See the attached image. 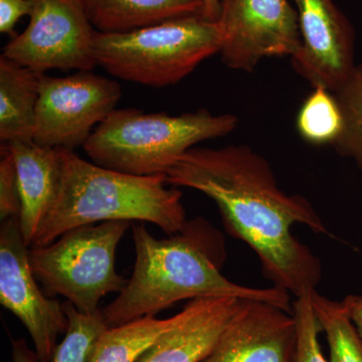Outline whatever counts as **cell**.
<instances>
[{
  "instance_id": "1",
  "label": "cell",
  "mask_w": 362,
  "mask_h": 362,
  "mask_svg": "<svg viewBox=\"0 0 362 362\" xmlns=\"http://www.w3.org/2000/svg\"><path fill=\"white\" fill-rule=\"evenodd\" d=\"M173 187L199 190L218 207L226 232L256 252L274 287L301 297L316 290L320 259L293 235L296 223L329 235L310 202L279 187L269 162L247 145L188 150L164 173Z\"/></svg>"
},
{
  "instance_id": "2",
  "label": "cell",
  "mask_w": 362,
  "mask_h": 362,
  "mask_svg": "<svg viewBox=\"0 0 362 362\" xmlns=\"http://www.w3.org/2000/svg\"><path fill=\"white\" fill-rule=\"evenodd\" d=\"M136 261L132 276L118 297L101 309L108 327L143 316H156L181 300L235 297L268 302L293 313L290 293L279 288L246 287L221 274L223 247L206 221H187L180 232L158 240L134 223Z\"/></svg>"
},
{
  "instance_id": "3",
  "label": "cell",
  "mask_w": 362,
  "mask_h": 362,
  "mask_svg": "<svg viewBox=\"0 0 362 362\" xmlns=\"http://www.w3.org/2000/svg\"><path fill=\"white\" fill-rule=\"evenodd\" d=\"M59 151L62 173L58 197L33 240V247L47 246L73 228L100 221H146L168 235L187 225L182 194L166 187L163 175H128L85 160L74 150Z\"/></svg>"
},
{
  "instance_id": "4",
  "label": "cell",
  "mask_w": 362,
  "mask_h": 362,
  "mask_svg": "<svg viewBox=\"0 0 362 362\" xmlns=\"http://www.w3.org/2000/svg\"><path fill=\"white\" fill-rule=\"evenodd\" d=\"M239 119L206 109L170 116L115 109L85 143L90 160L133 175H163L195 144L230 134Z\"/></svg>"
},
{
  "instance_id": "5",
  "label": "cell",
  "mask_w": 362,
  "mask_h": 362,
  "mask_svg": "<svg viewBox=\"0 0 362 362\" xmlns=\"http://www.w3.org/2000/svg\"><path fill=\"white\" fill-rule=\"evenodd\" d=\"M221 47L218 21L201 14L130 32H96L94 40L97 66L113 77L152 88L180 82Z\"/></svg>"
},
{
  "instance_id": "6",
  "label": "cell",
  "mask_w": 362,
  "mask_h": 362,
  "mask_svg": "<svg viewBox=\"0 0 362 362\" xmlns=\"http://www.w3.org/2000/svg\"><path fill=\"white\" fill-rule=\"evenodd\" d=\"M128 221L78 226L47 246L28 252L33 275L49 296L62 295L83 313L99 310L102 298L120 293L128 280L115 270L117 246Z\"/></svg>"
},
{
  "instance_id": "7",
  "label": "cell",
  "mask_w": 362,
  "mask_h": 362,
  "mask_svg": "<svg viewBox=\"0 0 362 362\" xmlns=\"http://www.w3.org/2000/svg\"><path fill=\"white\" fill-rule=\"evenodd\" d=\"M122 97L116 81L92 71L57 78L42 74L33 142L49 148L84 146Z\"/></svg>"
},
{
  "instance_id": "8",
  "label": "cell",
  "mask_w": 362,
  "mask_h": 362,
  "mask_svg": "<svg viewBox=\"0 0 362 362\" xmlns=\"http://www.w3.org/2000/svg\"><path fill=\"white\" fill-rule=\"evenodd\" d=\"M30 23L4 47L1 56L37 73L92 71L97 66V30L77 0H32Z\"/></svg>"
},
{
  "instance_id": "9",
  "label": "cell",
  "mask_w": 362,
  "mask_h": 362,
  "mask_svg": "<svg viewBox=\"0 0 362 362\" xmlns=\"http://www.w3.org/2000/svg\"><path fill=\"white\" fill-rule=\"evenodd\" d=\"M221 56L233 70L252 71L262 59L301 49L296 9L289 0H221Z\"/></svg>"
},
{
  "instance_id": "10",
  "label": "cell",
  "mask_w": 362,
  "mask_h": 362,
  "mask_svg": "<svg viewBox=\"0 0 362 362\" xmlns=\"http://www.w3.org/2000/svg\"><path fill=\"white\" fill-rule=\"evenodd\" d=\"M18 216L7 218L0 230V302L25 326L42 362H52L58 338L68 330L63 306L37 287Z\"/></svg>"
},
{
  "instance_id": "11",
  "label": "cell",
  "mask_w": 362,
  "mask_h": 362,
  "mask_svg": "<svg viewBox=\"0 0 362 362\" xmlns=\"http://www.w3.org/2000/svg\"><path fill=\"white\" fill-rule=\"evenodd\" d=\"M293 1L302 37L293 66L313 87L335 92L356 68L354 28L334 0Z\"/></svg>"
},
{
  "instance_id": "12",
  "label": "cell",
  "mask_w": 362,
  "mask_h": 362,
  "mask_svg": "<svg viewBox=\"0 0 362 362\" xmlns=\"http://www.w3.org/2000/svg\"><path fill=\"white\" fill-rule=\"evenodd\" d=\"M293 313L268 302L242 299L211 354L202 362H296Z\"/></svg>"
},
{
  "instance_id": "13",
  "label": "cell",
  "mask_w": 362,
  "mask_h": 362,
  "mask_svg": "<svg viewBox=\"0 0 362 362\" xmlns=\"http://www.w3.org/2000/svg\"><path fill=\"white\" fill-rule=\"evenodd\" d=\"M240 298L190 300L177 320L137 362H202L211 354L230 319Z\"/></svg>"
},
{
  "instance_id": "14",
  "label": "cell",
  "mask_w": 362,
  "mask_h": 362,
  "mask_svg": "<svg viewBox=\"0 0 362 362\" xmlns=\"http://www.w3.org/2000/svg\"><path fill=\"white\" fill-rule=\"evenodd\" d=\"M4 144L16 161L21 204L18 221L23 240L30 246L58 197L62 173L59 148L33 141Z\"/></svg>"
},
{
  "instance_id": "15",
  "label": "cell",
  "mask_w": 362,
  "mask_h": 362,
  "mask_svg": "<svg viewBox=\"0 0 362 362\" xmlns=\"http://www.w3.org/2000/svg\"><path fill=\"white\" fill-rule=\"evenodd\" d=\"M99 33H126L173 18L202 14V0H77Z\"/></svg>"
},
{
  "instance_id": "16",
  "label": "cell",
  "mask_w": 362,
  "mask_h": 362,
  "mask_svg": "<svg viewBox=\"0 0 362 362\" xmlns=\"http://www.w3.org/2000/svg\"><path fill=\"white\" fill-rule=\"evenodd\" d=\"M42 74L0 57V140L33 141Z\"/></svg>"
},
{
  "instance_id": "17",
  "label": "cell",
  "mask_w": 362,
  "mask_h": 362,
  "mask_svg": "<svg viewBox=\"0 0 362 362\" xmlns=\"http://www.w3.org/2000/svg\"><path fill=\"white\" fill-rule=\"evenodd\" d=\"M177 320L143 316L108 327L98 340L89 362H137Z\"/></svg>"
},
{
  "instance_id": "18",
  "label": "cell",
  "mask_w": 362,
  "mask_h": 362,
  "mask_svg": "<svg viewBox=\"0 0 362 362\" xmlns=\"http://www.w3.org/2000/svg\"><path fill=\"white\" fill-rule=\"evenodd\" d=\"M344 119L334 93L313 87L298 111L296 129L305 142L316 146L334 145L342 134Z\"/></svg>"
},
{
  "instance_id": "19",
  "label": "cell",
  "mask_w": 362,
  "mask_h": 362,
  "mask_svg": "<svg viewBox=\"0 0 362 362\" xmlns=\"http://www.w3.org/2000/svg\"><path fill=\"white\" fill-rule=\"evenodd\" d=\"M309 295L327 340L329 361L362 362V340L342 302L332 301L316 290Z\"/></svg>"
},
{
  "instance_id": "20",
  "label": "cell",
  "mask_w": 362,
  "mask_h": 362,
  "mask_svg": "<svg viewBox=\"0 0 362 362\" xmlns=\"http://www.w3.org/2000/svg\"><path fill=\"white\" fill-rule=\"evenodd\" d=\"M63 309L68 318V330L52 362H89L98 340L108 328L101 309L83 313L69 301L63 303Z\"/></svg>"
},
{
  "instance_id": "21",
  "label": "cell",
  "mask_w": 362,
  "mask_h": 362,
  "mask_svg": "<svg viewBox=\"0 0 362 362\" xmlns=\"http://www.w3.org/2000/svg\"><path fill=\"white\" fill-rule=\"evenodd\" d=\"M333 93L344 119L342 134L333 147L342 156L352 157L362 170V65L356 66Z\"/></svg>"
},
{
  "instance_id": "22",
  "label": "cell",
  "mask_w": 362,
  "mask_h": 362,
  "mask_svg": "<svg viewBox=\"0 0 362 362\" xmlns=\"http://www.w3.org/2000/svg\"><path fill=\"white\" fill-rule=\"evenodd\" d=\"M309 294L296 298L293 303V315L297 325L296 362H330L324 356L319 343V333L322 332V328Z\"/></svg>"
},
{
  "instance_id": "23",
  "label": "cell",
  "mask_w": 362,
  "mask_h": 362,
  "mask_svg": "<svg viewBox=\"0 0 362 362\" xmlns=\"http://www.w3.org/2000/svg\"><path fill=\"white\" fill-rule=\"evenodd\" d=\"M21 192L13 153L6 144L0 146V216L2 221L18 216Z\"/></svg>"
},
{
  "instance_id": "24",
  "label": "cell",
  "mask_w": 362,
  "mask_h": 362,
  "mask_svg": "<svg viewBox=\"0 0 362 362\" xmlns=\"http://www.w3.org/2000/svg\"><path fill=\"white\" fill-rule=\"evenodd\" d=\"M32 0H0V33L16 37L14 28L32 13Z\"/></svg>"
},
{
  "instance_id": "25",
  "label": "cell",
  "mask_w": 362,
  "mask_h": 362,
  "mask_svg": "<svg viewBox=\"0 0 362 362\" xmlns=\"http://www.w3.org/2000/svg\"><path fill=\"white\" fill-rule=\"evenodd\" d=\"M342 304L362 340V296L349 295L343 299Z\"/></svg>"
},
{
  "instance_id": "26",
  "label": "cell",
  "mask_w": 362,
  "mask_h": 362,
  "mask_svg": "<svg viewBox=\"0 0 362 362\" xmlns=\"http://www.w3.org/2000/svg\"><path fill=\"white\" fill-rule=\"evenodd\" d=\"M204 9L202 16L209 21H218L220 16L221 0H202Z\"/></svg>"
}]
</instances>
